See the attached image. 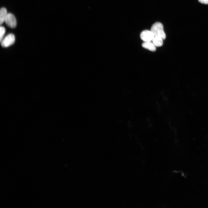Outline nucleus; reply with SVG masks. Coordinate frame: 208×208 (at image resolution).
I'll use <instances>...</instances> for the list:
<instances>
[{
  "label": "nucleus",
  "instance_id": "4",
  "mask_svg": "<svg viewBox=\"0 0 208 208\" xmlns=\"http://www.w3.org/2000/svg\"><path fill=\"white\" fill-rule=\"evenodd\" d=\"M154 36L153 33L151 31L148 30L143 31L140 34V38L144 42L151 41Z\"/></svg>",
  "mask_w": 208,
  "mask_h": 208
},
{
  "label": "nucleus",
  "instance_id": "2",
  "mask_svg": "<svg viewBox=\"0 0 208 208\" xmlns=\"http://www.w3.org/2000/svg\"><path fill=\"white\" fill-rule=\"evenodd\" d=\"M15 41L14 35L10 34L3 38L1 42V45L3 47H8L13 44Z\"/></svg>",
  "mask_w": 208,
  "mask_h": 208
},
{
  "label": "nucleus",
  "instance_id": "8",
  "mask_svg": "<svg viewBox=\"0 0 208 208\" xmlns=\"http://www.w3.org/2000/svg\"><path fill=\"white\" fill-rule=\"evenodd\" d=\"M5 27L3 26H1L0 27V42L3 39L4 35L5 33Z\"/></svg>",
  "mask_w": 208,
  "mask_h": 208
},
{
  "label": "nucleus",
  "instance_id": "7",
  "mask_svg": "<svg viewBox=\"0 0 208 208\" xmlns=\"http://www.w3.org/2000/svg\"><path fill=\"white\" fill-rule=\"evenodd\" d=\"M163 39L158 36H154L152 42L153 43L156 47H160L163 44Z\"/></svg>",
  "mask_w": 208,
  "mask_h": 208
},
{
  "label": "nucleus",
  "instance_id": "5",
  "mask_svg": "<svg viewBox=\"0 0 208 208\" xmlns=\"http://www.w3.org/2000/svg\"><path fill=\"white\" fill-rule=\"evenodd\" d=\"M142 46L151 51H154L156 50V46L151 41L144 42L142 44Z\"/></svg>",
  "mask_w": 208,
  "mask_h": 208
},
{
  "label": "nucleus",
  "instance_id": "1",
  "mask_svg": "<svg viewBox=\"0 0 208 208\" xmlns=\"http://www.w3.org/2000/svg\"><path fill=\"white\" fill-rule=\"evenodd\" d=\"M150 31L153 33L155 36H158L163 40L165 39L166 35L164 31L163 26L159 22H156L152 26Z\"/></svg>",
  "mask_w": 208,
  "mask_h": 208
},
{
  "label": "nucleus",
  "instance_id": "9",
  "mask_svg": "<svg viewBox=\"0 0 208 208\" xmlns=\"http://www.w3.org/2000/svg\"><path fill=\"white\" fill-rule=\"evenodd\" d=\"M200 3L205 4H208V0H198Z\"/></svg>",
  "mask_w": 208,
  "mask_h": 208
},
{
  "label": "nucleus",
  "instance_id": "6",
  "mask_svg": "<svg viewBox=\"0 0 208 208\" xmlns=\"http://www.w3.org/2000/svg\"><path fill=\"white\" fill-rule=\"evenodd\" d=\"M8 14L6 8H2L0 10V24L1 25L4 22Z\"/></svg>",
  "mask_w": 208,
  "mask_h": 208
},
{
  "label": "nucleus",
  "instance_id": "3",
  "mask_svg": "<svg viewBox=\"0 0 208 208\" xmlns=\"http://www.w3.org/2000/svg\"><path fill=\"white\" fill-rule=\"evenodd\" d=\"M5 22L8 26L11 28H14L16 26V19L14 15L11 13L8 14Z\"/></svg>",
  "mask_w": 208,
  "mask_h": 208
}]
</instances>
